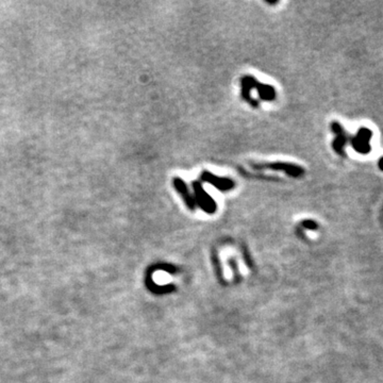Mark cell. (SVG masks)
<instances>
[{
    "mask_svg": "<svg viewBox=\"0 0 383 383\" xmlns=\"http://www.w3.org/2000/svg\"><path fill=\"white\" fill-rule=\"evenodd\" d=\"M247 80L250 84L251 90L255 89L258 90V95L260 97L261 100L264 101H272L276 99V90L270 84H265V83H261L258 81L253 76H247L246 75Z\"/></svg>",
    "mask_w": 383,
    "mask_h": 383,
    "instance_id": "cell-4",
    "label": "cell"
},
{
    "mask_svg": "<svg viewBox=\"0 0 383 383\" xmlns=\"http://www.w3.org/2000/svg\"><path fill=\"white\" fill-rule=\"evenodd\" d=\"M200 179H202V181L206 182V183L213 185L221 192L232 191L233 188L235 187V182L231 178L220 177V176L212 174V173L208 172V170H203V172L200 174Z\"/></svg>",
    "mask_w": 383,
    "mask_h": 383,
    "instance_id": "cell-3",
    "label": "cell"
},
{
    "mask_svg": "<svg viewBox=\"0 0 383 383\" xmlns=\"http://www.w3.org/2000/svg\"><path fill=\"white\" fill-rule=\"evenodd\" d=\"M303 225H305V226L309 229H316V227H317L316 226V224L312 221H305L303 222Z\"/></svg>",
    "mask_w": 383,
    "mask_h": 383,
    "instance_id": "cell-9",
    "label": "cell"
},
{
    "mask_svg": "<svg viewBox=\"0 0 383 383\" xmlns=\"http://www.w3.org/2000/svg\"><path fill=\"white\" fill-rule=\"evenodd\" d=\"M241 88H242V92H241L242 98L244 99L245 101H247L251 107H253V108H258V107H259V101L251 98V96H250L251 87H250V84H249V82H248V80H247L246 75H245V76H243V77L241 78Z\"/></svg>",
    "mask_w": 383,
    "mask_h": 383,
    "instance_id": "cell-8",
    "label": "cell"
},
{
    "mask_svg": "<svg viewBox=\"0 0 383 383\" xmlns=\"http://www.w3.org/2000/svg\"><path fill=\"white\" fill-rule=\"evenodd\" d=\"M331 130L338 135L337 138L334 139V142H333V148L338 151V155L343 154L342 148L344 147L346 142H347V136H346V135H345L343 127L340 126L338 123H337V121H334V123L331 124Z\"/></svg>",
    "mask_w": 383,
    "mask_h": 383,
    "instance_id": "cell-7",
    "label": "cell"
},
{
    "mask_svg": "<svg viewBox=\"0 0 383 383\" xmlns=\"http://www.w3.org/2000/svg\"><path fill=\"white\" fill-rule=\"evenodd\" d=\"M372 137V132L366 128H362L352 141L354 148L361 154H366L369 151V139Z\"/></svg>",
    "mask_w": 383,
    "mask_h": 383,
    "instance_id": "cell-6",
    "label": "cell"
},
{
    "mask_svg": "<svg viewBox=\"0 0 383 383\" xmlns=\"http://www.w3.org/2000/svg\"><path fill=\"white\" fill-rule=\"evenodd\" d=\"M250 166L253 169L257 170H263V169H271L276 170V172H282L287 174L288 176H291L293 178L301 177L305 174V169L301 166L296 165L293 163H287V162H264V163H252L250 162Z\"/></svg>",
    "mask_w": 383,
    "mask_h": 383,
    "instance_id": "cell-1",
    "label": "cell"
},
{
    "mask_svg": "<svg viewBox=\"0 0 383 383\" xmlns=\"http://www.w3.org/2000/svg\"><path fill=\"white\" fill-rule=\"evenodd\" d=\"M173 185L175 187V190L177 191V193L181 195V198L183 199V202L187 208L192 211L195 210L196 209L195 199H194V196H192V194L190 193V190H188L184 180L180 177H175L173 179Z\"/></svg>",
    "mask_w": 383,
    "mask_h": 383,
    "instance_id": "cell-5",
    "label": "cell"
},
{
    "mask_svg": "<svg viewBox=\"0 0 383 383\" xmlns=\"http://www.w3.org/2000/svg\"><path fill=\"white\" fill-rule=\"evenodd\" d=\"M379 166H380V168L383 170V158H382V159H381L380 162H379Z\"/></svg>",
    "mask_w": 383,
    "mask_h": 383,
    "instance_id": "cell-10",
    "label": "cell"
},
{
    "mask_svg": "<svg viewBox=\"0 0 383 383\" xmlns=\"http://www.w3.org/2000/svg\"><path fill=\"white\" fill-rule=\"evenodd\" d=\"M192 186L194 190V199H195L196 205H198L203 212L208 214H214L217 210V204L208 193L204 191L203 184L199 181H193Z\"/></svg>",
    "mask_w": 383,
    "mask_h": 383,
    "instance_id": "cell-2",
    "label": "cell"
}]
</instances>
